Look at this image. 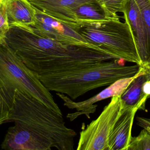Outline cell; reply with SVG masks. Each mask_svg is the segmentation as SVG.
Segmentation results:
<instances>
[{
    "label": "cell",
    "mask_w": 150,
    "mask_h": 150,
    "mask_svg": "<svg viewBox=\"0 0 150 150\" xmlns=\"http://www.w3.org/2000/svg\"><path fill=\"white\" fill-rule=\"evenodd\" d=\"M128 150H150V132L143 129L136 137H132Z\"/></svg>",
    "instance_id": "obj_17"
},
{
    "label": "cell",
    "mask_w": 150,
    "mask_h": 150,
    "mask_svg": "<svg viewBox=\"0 0 150 150\" xmlns=\"http://www.w3.org/2000/svg\"><path fill=\"white\" fill-rule=\"evenodd\" d=\"M142 90L144 96L148 100L150 97V81L146 80L144 83Z\"/></svg>",
    "instance_id": "obj_21"
},
{
    "label": "cell",
    "mask_w": 150,
    "mask_h": 150,
    "mask_svg": "<svg viewBox=\"0 0 150 150\" xmlns=\"http://www.w3.org/2000/svg\"><path fill=\"white\" fill-rule=\"evenodd\" d=\"M37 9L71 26L77 25L75 10L83 4L97 0H28Z\"/></svg>",
    "instance_id": "obj_10"
},
{
    "label": "cell",
    "mask_w": 150,
    "mask_h": 150,
    "mask_svg": "<svg viewBox=\"0 0 150 150\" xmlns=\"http://www.w3.org/2000/svg\"><path fill=\"white\" fill-rule=\"evenodd\" d=\"M137 108L122 109L110 134L108 150H128Z\"/></svg>",
    "instance_id": "obj_12"
},
{
    "label": "cell",
    "mask_w": 150,
    "mask_h": 150,
    "mask_svg": "<svg viewBox=\"0 0 150 150\" xmlns=\"http://www.w3.org/2000/svg\"><path fill=\"white\" fill-rule=\"evenodd\" d=\"M75 17L77 24H86L108 20L97 2L83 4L76 9Z\"/></svg>",
    "instance_id": "obj_15"
},
{
    "label": "cell",
    "mask_w": 150,
    "mask_h": 150,
    "mask_svg": "<svg viewBox=\"0 0 150 150\" xmlns=\"http://www.w3.org/2000/svg\"><path fill=\"white\" fill-rule=\"evenodd\" d=\"M5 3L10 27H31L36 18L35 8L28 0H7Z\"/></svg>",
    "instance_id": "obj_13"
},
{
    "label": "cell",
    "mask_w": 150,
    "mask_h": 150,
    "mask_svg": "<svg viewBox=\"0 0 150 150\" xmlns=\"http://www.w3.org/2000/svg\"><path fill=\"white\" fill-rule=\"evenodd\" d=\"M147 80L142 67L136 78L120 96L122 109L137 108L138 110L146 111V104L147 99L144 96L142 87Z\"/></svg>",
    "instance_id": "obj_14"
},
{
    "label": "cell",
    "mask_w": 150,
    "mask_h": 150,
    "mask_svg": "<svg viewBox=\"0 0 150 150\" xmlns=\"http://www.w3.org/2000/svg\"><path fill=\"white\" fill-rule=\"evenodd\" d=\"M14 122L49 141L53 148L73 150L76 132L67 127L63 115L18 90L4 124Z\"/></svg>",
    "instance_id": "obj_4"
},
{
    "label": "cell",
    "mask_w": 150,
    "mask_h": 150,
    "mask_svg": "<svg viewBox=\"0 0 150 150\" xmlns=\"http://www.w3.org/2000/svg\"><path fill=\"white\" fill-rule=\"evenodd\" d=\"M122 110L120 96L112 97L96 120L86 127L83 123L77 150H108L110 134Z\"/></svg>",
    "instance_id": "obj_6"
},
{
    "label": "cell",
    "mask_w": 150,
    "mask_h": 150,
    "mask_svg": "<svg viewBox=\"0 0 150 150\" xmlns=\"http://www.w3.org/2000/svg\"><path fill=\"white\" fill-rule=\"evenodd\" d=\"M121 59L94 63L71 71L39 75L40 80L50 91L66 95L75 100L87 92L109 86L139 72V65L126 66Z\"/></svg>",
    "instance_id": "obj_3"
},
{
    "label": "cell",
    "mask_w": 150,
    "mask_h": 150,
    "mask_svg": "<svg viewBox=\"0 0 150 150\" xmlns=\"http://www.w3.org/2000/svg\"><path fill=\"white\" fill-rule=\"evenodd\" d=\"M6 41L25 64L39 75L71 71L117 59L96 46L66 44L43 37L30 27H10Z\"/></svg>",
    "instance_id": "obj_1"
},
{
    "label": "cell",
    "mask_w": 150,
    "mask_h": 150,
    "mask_svg": "<svg viewBox=\"0 0 150 150\" xmlns=\"http://www.w3.org/2000/svg\"><path fill=\"white\" fill-rule=\"evenodd\" d=\"M137 124L150 132V118L138 117H137Z\"/></svg>",
    "instance_id": "obj_20"
},
{
    "label": "cell",
    "mask_w": 150,
    "mask_h": 150,
    "mask_svg": "<svg viewBox=\"0 0 150 150\" xmlns=\"http://www.w3.org/2000/svg\"><path fill=\"white\" fill-rule=\"evenodd\" d=\"M142 14L150 42V0H135Z\"/></svg>",
    "instance_id": "obj_19"
},
{
    "label": "cell",
    "mask_w": 150,
    "mask_h": 150,
    "mask_svg": "<svg viewBox=\"0 0 150 150\" xmlns=\"http://www.w3.org/2000/svg\"><path fill=\"white\" fill-rule=\"evenodd\" d=\"M138 73L133 77L124 78L117 80L99 93L82 101H74L64 94L57 93V95L64 101L65 106L71 109L76 110V112L69 113L67 115V117L70 119V121H74L82 115H85L88 118H90V114H93L96 111L97 105L95 103L114 96H121L131 82L136 78Z\"/></svg>",
    "instance_id": "obj_8"
},
{
    "label": "cell",
    "mask_w": 150,
    "mask_h": 150,
    "mask_svg": "<svg viewBox=\"0 0 150 150\" xmlns=\"http://www.w3.org/2000/svg\"><path fill=\"white\" fill-rule=\"evenodd\" d=\"M129 0H97L107 18H118L117 13L125 12Z\"/></svg>",
    "instance_id": "obj_16"
},
{
    "label": "cell",
    "mask_w": 150,
    "mask_h": 150,
    "mask_svg": "<svg viewBox=\"0 0 150 150\" xmlns=\"http://www.w3.org/2000/svg\"><path fill=\"white\" fill-rule=\"evenodd\" d=\"M36 9V18L35 23L30 28L37 34L43 37L66 44L94 46L88 43L75 30L73 26Z\"/></svg>",
    "instance_id": "obj_7"
},
{
    "label": "cell",
    "mask_w": 150,
    "mask_h": 150,
    "mask_svg": "<svg viewBox=\"0 0 150 150\" xmlns=\"http://www.w3.org/2000/svg\"><path fill=\"white\" fill-rule=\"evenodd\" d=\"M123 14V17L128 20L132 30L143 65L150 60V39L140 9L135 0H129Z\"/></svg>",
    "instance_id": "obj_11"
},
{
    "label": "cell",
    "mask_w": 150,
    "mask_h": 150,
    "mask_svg": "<svg viewBox=\"0 0 150 150\" xmlns=\"http://www.w3.org/2000/svg\"><path fill=\"white\" fill-rule=\"evenodd\" d=\"M110 18L73 26L88 43L117 59L142 66L137 43L130 25L125 17Z\"/></svg>",
    "instance_id": "obj_5"
},
{
    "label": "cell",
    "mask_w": 150,
    "mask_h": 150,
    "mask_svg": "<svg viewBox=\"0 0 150 150\" xmlns=\"http://www.w3.org/2000/svg\"><path fill=\"white\" fill-rule=\"evenodd\" d=\"M7 0H0V2L1 3H5Z\"/></svg>",
    "instance_id": "obj_23"
},
{
    "label": "cell",
    "mask_w": 150,
    "mask_h": 150,
    "mask_svg": "<svg viewBox=\"0 0 150 150\" xmlns=\"http://www.w3.org/2000/svg\"><path fill=\"white\" fill-rule=\"evenodd\" d=\"M10 26L5 3L0 2V42L6 40Z\"/></svg>",
    "instance_id": "obj_18"
},
{
    "label": "cell",
    "mask_w": 150,
    "mask_h": 150,
    "mask_svg": "<svg viewBox=\"0 0 150 150\" xmlns=\"http://www.w3.org/2000/svg\"><path fill=\"white\" fill-rule=\"evenodd\" d=\"M18 90L63 115L39 75L30 69L5 41L0 42V124H4Z\"/></svg>",
    "instance_id": "obj_2"
},
{
    "label": "cell",
    "mask_w": 150,
    "mask_h": 150,
    "mask_svg": "<svg viewBox=\"0 0 150 150\" xmlns=\"http://www.w3.org/2000/svg\"><path fill=\"white\" fill-rule=\"evenodd\" d=\"M146 76L147 80L150 81V60L141 66Z\"/></svg>",
    "instance_id": "obj_22"
},
{
    "label": "cell",
    "mask_w": 150,
    "mask_h": 150,
    "mask_svg": "<svg viewBox=\"0 0 150 150\" xmlns=\"http://www.w3.org/2000/svg\"><path fill=\"white\" fill-rule=\"evenodd\" d=\"M1 147L5 150H51L53 148L49 141L15 123L8 129Z\"/></svg>",
    "instance_id": "obj_9"
}]
</instances>
